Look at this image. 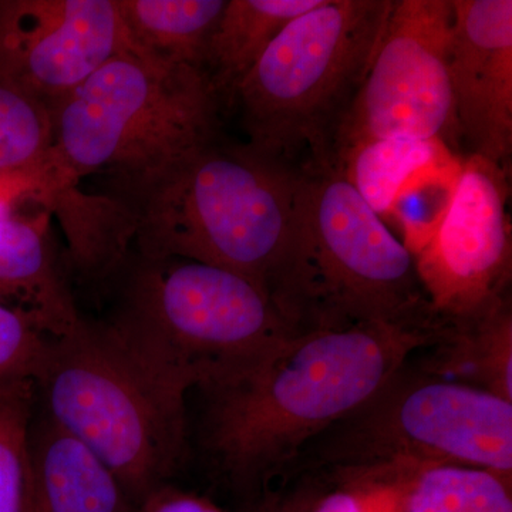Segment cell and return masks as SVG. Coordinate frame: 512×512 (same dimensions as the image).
Wrapping results in <instances>:
<instances>
[{
  "instance_id": "cell-20",
  "label": "cell",
  "mask_w": 512,
  "mask_h": 512,
  "mask_svg": "<svg viewBox=\"0 0 512 512\" xmlns=\"http://www.w3.org/2000/svg\"><path fill=\"white\" fill-rule=\"evenodd\" d=\"M55 153L52 107L0 80V171L22 170L46 163Z\"/></svg>"
},
{
  "instance_id": "cell-26",
  "label": "cell",
  "mask_w": 512,
  "mask_h": 512,
  "mask_svg": "<svg viewBox=\"0 0 512 512\" xmlns=\"http://www.w3.org/2000/svg\"><path fill=\"white\" fill-rule=\"evenodd\" d=\"M134 512H227L210 498L180 490L171 484L161 485L137 504Z\"/></svg>"
},
{
  "instance_id": "cell-6",
  "label": "cell",
  "mask_w": 512,
  "mask_h": 512,
  "mask_svg": "<svg viewBox=\"0 0 512 512\" xmlns=\"http://www.w3.org/2000/svg\"><path fill=\"white\" fill-rule=\"evenodd\" d=\"M392 0H323L293 19L239 83L248 144L292 171L332 164Z\"/></svg>"
},
{
  "instance_id": "cell-7",
  "label": "cell",
  "mask_w": 512,
  "mask_h": 512,
  "mask_svg": "<svg viewBox=\"0 0 512 512\" xmlns=\"http://www.w3.org/2000/svg\"><path fill=\"white\" fill-rule=\"evenodd\" d=\"M221 106L202 70L127 49L53 106L55 154L79 183L133 180L217 140Z\"/></svg>"
},
{
  "instance_id": "cell-24",
  "label": "cell",
  "mask_w": 512,
  "mask_h": 512,
  "mask_svg": "<svg viewBox=\"0 0 512 512\" xmlns=\"http://www.w3.org/2000/svg\"><path fill=\"white\" fill-rule=\"evenodd\" d=\"M77 185L79 181L63 170L55 153L35 167L0 171V220L20 214V208L29 204L52 215Z\"/></svg>"
},
{
  "instance_id": "cell-27",
  "label": "cell",
  "mask_w": 512,
  "mask_h": 512,
  "mask_svg": "<svg viewBox=\"0 0 512 512\" xmlns=\"http://www.w3.org/2000/svg\"><path fill=\"white\" fill-rule=\"evenodd\" d=\"M247 512H296L286 495H266L256 501Z\"/></svg>"
},
{
  "instance_id": "cell-16",
  "label": "cell",
  "mask_w": 512,
  "mask_h": 512,
  "mask_svg": "<svg viewBox=\"0 0 512 512\" xmlns=\"http://www.w3.org/2000/svg\"><path fill=\"white\" fill-rule=\"evenodd\" d=\"M322 3L323 0H227L202 64V72L222 103H232L239 83L282 29Z\"/></svg>"
},
{
  "instance_id": "cell-12",
  "label": "cell",
  "mask_w": 512,
  "mask_h": 512,
  "mask_svg": "<svg viewBox=\"0 0 512 512\" xmlns=\"http://www.w3.org/2000/svg\"><path fill=\"white\" fill-rule=\"evenodd\" d=\"M450 73L458 143L510 170L512 0H451Z\"/></svg>"
},
{
  "instance_id": "cell-18",
  "label": "cell",
  "mask_w": 512,
  "mask_h": 512,
  "mask_svg": "<svg viewBox=\"0 0 512 512\" xmlns=\"http://www.w3.org/2000/svg\"><path fill=\"white\" fill-rule=\"evenodd\" d=\"M463 157L441 140L370 138L338 148L332 164L387 224L397 195L410 181Z\"/></svg>"
},
{
  "instance_id": "cell-22",
  "label": "cell",
  "mask_w": 512,
  "mask_h": 512,
  "mask_svg": "<svg viewBox=\"0 0 512 512\" xmlns=\"http://www.w3.org/2000/svg\"><path fill=\"white\" fill-rule=\"evenodd\" d=\"M463 158L419 175L397 195L389 221L396 225L400 242L413 258L433 237L443 220L456 188Z\"/></svg>"
},
{
  "instance_id": "cell-13",
  "label": "cell",
  "mask_w": 512,
  "mask_h": 512,
  "mask_svg": "<svg viewBox=\"0 0 512 512\" xmlns=\"http://www.w3.org/2000/svg\"><path fill=\"white\" fill-rule=\"evenodd\" d=\"M33 414L28 512H134L119 478L96 453L52 419Z\"/></svg>"
},
{
  "instance_id": "cell-25",
  "label": "cell",
  "mask_w": 512,
  "mask_h": 512,
  "mask_svg": "<svg viewBox=\"0 0 512 512\" xmlns=\"http://www.w3.org/2000/svg\"><path fill=\"white\" fill-rule=\"evenodd\" d=\"M286 497L296 512H365L357 495L333 478L329 484L302 485Z\"/></svg>"
},
{
  "instance_id": "cell-9",
  "label": "cell",
  "mask_w": 512,
  "mask_h": 512,
  "mask_svg": "<svg viewBox=\"0 0 512 512\" xmlns=\"http://www.w3.org/2000/svg\"><path fill=\"white\" fill-rule=\"evenodd\" d=\"M451 30V0H392L365 82L339 128L333 156L346 144L370 138L441 140L457 151L448 73Z\"/></svg>"
},
{
  "instance_id": "cell-2",
  "label": "cell",
  "mask_w": 512,
  "mask_h": 512,
  "mask_svg": "<svg viewBox=\"0 0 512 512\" xmlns=\"http://www.w3.org/2000/svg\"><path fill=\"white\" fill-rule=\"evenodd\" d=\"M296 171L220 137L167 167L117 181L144 259L178 258L251 279L274 301L288 265Z\"/></svg>"
},
{
  "instance_id": "cell-23",
  "label": "cell",
  "mask_w": 512,
  "mask_h": 512,
  "mask_svg": "<svg viewBox=\"0 0 512 512\" xmlns=\"http://www.w3.org/2000/svg\"><path fill=\"white\" fill-rule=\"evenodd\" d=\"M52 339L28 315L0 303V392L36 384Z\"/></svg>"
},
{
  "instance_id": "cell-3",
  "label": "cell",
  "mask_w": 512,
  "mask_h": 512,
  "mask_svg": "<svg viewBox=\"0 0 512 512\" xmlns=\"http://www.w3.org/2000/svg\"><path fill=\"white\" fill-rule=\"evenodd\" d=\"M288 265L274 302L299 332L365 323L436 335L412 254L333 164L296 171Z\"/></svg>"
},
{
  "instance_id": "cell-21",
  "label": "cell",
  "mask_w": 512,
  "mask_h": 512,
  "mask_svg": "<svg viewBox=\"0 0 512 512\" xmlns=\"http://www.w3.org/2000/svg\"><path fill=\"white\" fill-rule=\"evenodd\" d=\"M36 384L0 392V512H28L29 430Z\"/></svg>"
},
{
  "instance_id": "cell-8",
  "label": "cell",
  "mask_w": 512,
  "mask_h": 512,
  "mask_svg": "<svg viewBox=\"0 0 512 512\" xmlns=\"http://www.w3.org/2000/svg\"><path fill=\"white\" fill-rule=\"evenodd\" d=\"M312 450L328 470L458 466L512 484V403L406 363Z\"/></svg>"
},
{
  "instance_id": "cell-10",
  "label": "cell",
  "mask_w": 512,
  "mask_h": 512,
  "mask_svg": "<svg viewBox=\"0 0 512 512\" xmlns=\"http://www.w3.org/2000/svg\"><path fill=\"white\" fill-rule=\"evenodd\" d=\"M507 168L464 156L443 220L414 255L439 323L463 322L510 298L512 235Z\"/></svg>"
},
{
  "instance_id": "cell-11",
  "label": "cell",
  "mask_w": 512,
  "mask_h": 512,
  "mask_svg": "<svg viewBox=\"0 0 512 512\" xmlns=\"http://www.w3.org/2000/svg\"><path fill=\"white\" fill-rule=\"evenodd\" d=\"M127 49L117 0H0V80L52 109Z\"/></svg>"
},
{
  "instance_id": "cell-15",
  "label": "cell",
  "mask_w": 512,
  "mask_h": 512,
  "mask_svg": "<svg viewBox=\"0 0 512 512\" xmlns=\"http://www.w3.org/2000/svg\"><path fill=\"white\" fill-rule=\"evenodd\" d=\"M421 350L424 373L476 387L512 403L511 298L463 322L440 323Z\"/></svg>"
},
{
  "instance_id": "cell-5",
  "label": "cell",
  "mask_w": 512,
  "mask_h": 512,
  "mask_svg": "<svg viewBox=\"0 0 512 512\" xmlns=\"http://www.w3.org/2000/svg\"><path fill=\"white\" fill-rule=\"evenodd\" d=\"M111 323L147 366L187 392L248 375L301 333L251 279L178 258L138 259Z\"/></svg>"
},
{
  "instance_id": "cell-1",
  "label": "cell",
  "mask_w": 512,
  "mask_h": 512,
  "mask_svg": "<svg viewBox=\"0 0 512 512\" xmlns=\"http://www.w3.org/2000/svg\"><path fill=\"white\" fill-rule=\"evenodd\" d=\"M433 339L377 323L299 333L248 375L201 390L205 451L229 483L256 493Z\"/></svg>"
},
{
  "instance_id": "cell-17",
  "label": "cell",
  "mask_w": 512,
  "mask_h": 512,
  "mask_svg": "<svg viewBox=\"0 0 512 512\" xmlns=\"http://www.w3.org/2000/svg\"><path fill=\"white\" fill-rule=\"evenodd\" d=\"M225 5L227 0H117L131 52L200 70Z\"/></svg>"
},
{
  "instance_id": "cell-4",
  "label": "cell",
  "mask_w": 512,
  "mask_h": 512,
  "mask_svg": "<svg viewBox=\"0 0 512 512\" xmlns=\"http://www.w3.org/2000/svg\"><path fill=\"white\" fill-rule=\"evenodd\" d=\"M43 414L92 448L136 505L168 484L187 448V390L147 366L110 322L52 339L36 380Z\"/></svg>"
},
{
  "instance_id": "cell-19",
  "label": "cell",
  "mask_w": 512,
  "mask_h": 512,
  "mask_svg": "<svg viewBox=\"0 0 512 512\" xmlns=\"http://www.w3.org/2000/svg\"><path fill=\"white\" fill-rule=\"evenodd\" d=\"M403 512H512V484L478 468H423L410 485Z\"/></svg>"
},
{
  "instance_id": "cell-14",
  "label": "cell",
  "mask_w": 512,
  "mask_h": 512,
  "mask_svg": "<svg viewBox=\"0 0 512 512\" xmlns=\"http://www.w3.org/2000/svg\"><path fill=\"white\" fill-rule=\"evenodd\" d=\"M50 217L16 214L0 220V303L28 315L50 338L79 325L50 238Z\"/></svg>"
}]
</instances>
